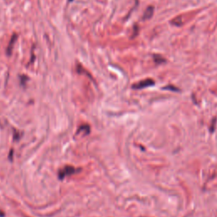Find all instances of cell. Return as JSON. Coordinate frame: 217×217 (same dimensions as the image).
Instances as JSON below:
<instances>
[{"mask_svg": "<svg viewBox=\"0 0 217 217\" xmlns=\"http://www.w3.org/2000/svg\"><path fill=\"white\" fill-rule=\"evenodd\" d=\"M77 171H79V170L76 169L74 166H65L59 171V178L62 180V179H64L65 177H68V176L73 175V174H75Z\"/></svg>", "mask_w": 217, "mask_h": 217, "instance_id": "1", "label": "cell"}, {"mask_svg": "<svg viewBox=\"0 0 217 217\" xmlns=\"http://www.w3.org/2000/svg\"><path fill=\"white\" fill-rule=\"evenodd\" d=\"M154 85V81L152 79H145L143 80L138 83L132 85V88L133 89H143V88H146L149 87H152Z\"/></svg>", "mask_w": 217, "mask_h": 217, "instance_id": "2", "label": "cell"}, {"mask_svg": "<svg viewBox=\"0 0 217 217\" xmlns=\"http://www.w3.org/2000/svg\"><path fill=\"white\" fill-rule=\"evenodd\" d=\"M18 38V36L16 34H13V36L11 37V39L9 43V45H8V49H7V54L8 55H11L12 54V49H13V47H14V44L15 43V41Z\"/></svg>", "mask_w": 217, "mask_h": 217, "instance_id": "3", "label": "cell"}, {"mask_svg": "<svg viewBox=\"0 0 217 217\" xmlns=\"http://www.w3.org/2000/svg\"><path fill=\"white\" fill-rule=\"evenodd\" d=\"M154 8L153 6H149L147 8V10H145L143 16V20L146 21V20H149L151 17L154 15Z\"/></svg>", "mask_w": 217, "mask_h": 217, "instance_id": "4", "label": "cell"}, {"mask_svg": "<svg viewBox=\"0 0 217 217\" xmlns=\"http://www.w3.org/2000/svg\"><path fill=\"white\" fill-rule=\"evenodd\" d=\"M153 59H154V61L155 62L156 64H163V63L166 62L165 58L163 56L160 55V54H154Z\"/></svg>", "mask_w": 217, "mask_h": 217, "instance_id": "5", "label": "cell"}, {"mask_svg": "<svg viewBox=\"0 0 217 217\" xmlns=\"http://www.w3.org/2000/svg\"><path fill=\"white\" fill-rule=\"evenodd\" d=\"M82 131H83V132L85 134H88L90 132V127L88 126V125H83V126H82V127L77 130V134L80 133Z\"/></svg>", "mask_w": 217, "mask_h": 217, "instance_id": "6", "label": "cell"}, {"mask_svg": "<svg viewBox=\"0 0 217 217\" xmlns=\"http://www.w3.org/2000/svg\"><path fill=\"white\" fill-rule=\"evenodd\" d=\"M171 24L174 26H181L182 25V18L181 17H177L176 19H174L173 21H171Z\"/></svg>", "mask_w": 217, "mask_h": 217, "instance_id": "7", "label": "cell"}, {"mask_svg": "<svg viewBox=\"0 0 217 217\" xmlns=\"http://www.w3.org/2000/svg\"><path fill=\"white\" fill-rule=\"evenodd\" d=\"M164 89L171 90V91H174V92L179 91V89L177 88H176V87H174V86H171V85H169V86H167V87H165V88H164Z\"/></svg>", "mask_w": 217, "mask_h": 217, "instance_id": "8", "label": "cell"}, {"mask_svg": "<svg viewBox=\"0 0 217 217\" xmlns=\"http://www.w3.org/2000/svg\"><path fill=\"white\" fill-rule=\"evenodd\" d=\"M216 118H214L213 119V121H212L211 122V126H210V132H213L214 131H215V128H216Z\"/></svg>", "mask_w": 217, "mask_h": 217, "instance_id": "9", "label": "cell"}, {"mask_svg": "<svg viewBox=\"0 0 217 217\" xmlns=\"http://www.w3.org/2000/svg\"><path fill=\"white\" fill-rule=\"evenodd\" d=\"M138 27L137 26H134V32H133V37L132 38H134V37H136L137 35H138Z\"/></svg>", "mask_w": 217, "mask_h": 217, "instance_id": "10", "label": "cell"}, {"mask_svg": "<svg viewBox=\"0 0 217 217\" xmlns=\"http://www.w3.org/2000/svg\"><path fill=\"white\" fill-rule=\"evenodd\" d=\"M4 214L3 212H0V217H4Z\"/></svg>", "mask_w": 217, "mask_h": 217, "instance_id": "11", "label": "cell"}]
</instances>
